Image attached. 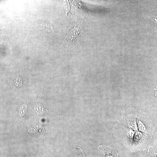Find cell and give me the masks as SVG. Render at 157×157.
Instances as JSON below:
<instances>
[{"mask_svg":"<svg viewBox=\"0 0 157 157\" xmlns=\"http://www.w3.org/2000/svg\"><path fill=\"white\" fill-rule=\"evenodd\" d=\"M103 149V154L104 156H116L117 154L115 151L114 149H108L104 147Z\"/></svg>","mask_w":157,"mask_h":157,"instance_id":"cell-2","label":"cell"},{"mask_svg":"<svg viewBox=\"0 0 157 157\" xmlns=\"http://www.w3.org/2000/svg\"><path fill=\"white\" fill-rule=\"evenodd\" d=\"M80 31L79 28L74 27L67 33L66 39L69 42H72L74 41L80 36Z\"/></svg>","mask_w":157,"mask_h":157,"instance_id":"cell-1","label":"cell"},{"mask_svg":"<svg viewBox=\"0 0 157 157\" xmlns=\"http://www.w3.org/2000/svg\"><path fill=\"white\" fill-rule=\"evenodd\" d=\"M70 3L72 7L74 8H76L77 7L76 2L75 0H70Z\"/></svg>","mask_w":157,"mask_h":157,"instance_id":"cell-4","label":"cell"},{"mask_svg":"<svg viewBox=\"0 0 157 157\" xmlns=\"http://www.w3.org/2000/svg\"><path fill=\"white\" fill-rule=\"evenodd\" d=\"M63 6L66 14H67L70 10V7L69 2L68 0H63Z\"/></svg>","mask_w":157,"mask_h":157,"instance_id":"cell-3","label":"cell"}]
</instances>
